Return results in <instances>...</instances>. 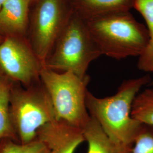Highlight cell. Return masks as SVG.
Segmentation results:
<instances>
[{"instance_id":"9","label":"cell","mask_w":153,"mask_h":153,"mask_svg":"<svg viewBox=\"0 0 153 153\" xmlns=\"http://www.w3.org/2000/svg\"><path fill=\"white\" fill-rule=\"evenodd\" d=\"M30 4L28 0L6 1L0 9L1 36H27Z\"/></svg>"},{"instance_id":"11","label":"cell","mask_w":153,"mask_h":153,"mask_svg":"<svg viewBox=\"0 0 153 153\" xmlns=\"http://www.w3.org/2000/svg\"><path fill=\"white\" fill-rule=\"evenodd\" d=\"M133 8L143 17L149 34L148 46L138 57L137 67L140 71L153 73V0H134Z\"/></svg>"},{"instance_id":"7","label":"cell","mask_w":153,"mask_h":153,"mask_svg":"<svg viewBox=\"0 0 153 153\" xmlns=\"http://www.w3.org/2000/svg\"><path fill=\"white\" fill-rule=\"evenodd\" d=\"M44 66L27 36L6 38L0 44V71L11 82L24 87L40 82Z\"/></svg>"},{"instance_id":"4","label":"cell","mask_w":153,"mask_h":153,"mask_svg":"<svg viewBox=\"0 0 153 153\" xmlns=\"http://www.w3.org/2000/svg\"><path fill=\"white\" fill-rule=\"evenodd\" d=\"M10 112L12 125L22 144L34 141L42 126L56 121L51 99L41 81L28 87L12 82Z\"/></svg>"},{"instance_id":"2","label":"cell","mask_w":153,"mask_h":153,"mask_svg":"<svg viewBox=\"0 0 153 153\" xmlns=\"http://www.w3.org/2000/svg\"><path fill=\"white\" fill-rule=\"evenodd\" d=\"M85 20L102 55L116 60L139 57L148 46L146 26L137 21L130 11L110 13Z\"/></svg>"},{"instance_id":"15","label":"cell","mask_w":153,"mask_h":153,"mask_svg":"<svg viewBox=\"0 0 153 153\" xmlns=\"http://www.w3.org/2000/svg\"><path fill=\"white\" fill-rule=\"evenodd\" d=\"M0 153H49V151L44 142L37 138L26 144L5 139L0 142Z\"/></svg>"},{"instance_id":"16","label":"cell","mask_w":153,"mask_h":153,"mask_svg":"<svg viewBox=\"0 0 153 153\" xmlns=\"http://www.w3.org/2000/svg\"><path fill=\"white\" fill-rule=\"evenodd\" d=\"M131 153H153V126L143 124Z\"/></svg>"},{"instance_id":"13","label":"cell","mask_w":153,"mask_h":153,"mask_svg":"<svg viewBox=\"0 0 153 153\" xmlns=\"http://www.w3.org/2000/svg\"><path fill=\"white\" fill-rule=\"evenodd\" d=\"M82 131L85 141L88 143L87 153H119L115 145L91 116Z\"/></svg>"},{"instance_id":"10","label":"cell","mask_w":153,"mask_h":153,"mask_svg":"<svg viewBox=\"0 0 153 153\" xmlns=\"http://www.w3.org/2000/svg\"><path fill=\"white\" fill-rule=\"evenodd\" d=\"M74 11L84 19L110 13L130 11L134 0H71Z\"/></svg>"},{"instance_id":"12","label":"cell","mask_w":153,"mask_h":153,"mask_svg":"<svg viewBox=\"0 0 153 153\" xmlns=\"http://www.w3.org/2000/svg\"><path fill=\"white\" fill-rule=\"evenodd\" d=\"M11 82L0 71V142L5 139L19 142L11 123L10 112Z\"/></svg>"},{"instance_id":"6","label":"cell","mask_w":153,"mask_h":153,"mask_svg":"<svg viewBox=\"0 0 153 153\" xmlns=\"http://www.w3.org/2000/svg\"><path fill=\"white\" fill-rule=\"evenodd\" d=\"M73 10L71 0H38L36 2L27 38L44 65Z\"/></svg>"},{"instance_id":"5","label":"cell","mask_w":153,"mask_h":153,"mask_svg":"<svg viewBox=\"0 0 153 153\" xmlns=\"http://www.w3.org/2000/svg\"><path fill=\"white\" fill-rule=\"evenodd\" d=\"M40 81L51 99L56 121L82 129L90 117L86 106L90 76L81 78L71 71L57 72L44 66Z\"/></svg>"},{"instance_id":"20","label":"cell","mask_w":153,"mask_h":153,"mask_svg":"<svg viewBox=\"0 0 153 153\" xmlns=\"http://www.w3.org/2000/svg\"><path fill=\"white\" fill-rule=\"evenodd\" d=\"M153 81H151V82L149 83V86H153Z\"/></svg>"},{"instance_id":"1","label":"cell","mask_w":153,"mask_h":153,"mask_svg":"<svg viewBox=\"0 0 153 153\" xmlns=\"http://www.w3.org/2000/svg\"><path fill=\"white\" fill-rule=\"evenodd\" d=\"M150 82L149 75L126 80L116 94L103 98L87 91L86 106L89 115L98 123L119 153H131L143 125L131 117V106L140 89Z\"/></svg>"},{"instance_id":"3","label":"cell","mask_w":153,"mask_h":153,"mask_svg":"<svg viewBox=\"0 0 153 153\" xmlns=\"http://www.w3.org/2000/svg\"><path fill=\"white\" fill-rule=\"evenodd\" d=\"M101 55L86 21L73 10L44 66L57 72L71 71L84 78L91 62Z\"/></svg>"},{"instance_id":"8","label":"cell","mask_w":153,"mask_h":153,"mask_svg":"<svg viewBox=\"0 0 153 153\" xmlns=\"http://www.w3.org/2000/svg\"><path fill=\"white\" fill-rule=\"evenodd\" d=\"M37 138L44 142L49 153H74L85 141L82 129L60 121L42 126L37 131Z\"/></svg>"},{"instance_id":"19","label":"cell","mask_w":153,"mask_h":153,"mask_svg":"<svg viewBox=\"0 0 153 153\" xmlns=\"http://www.w3.org/2000/svg\"><path fill=\"white\" fill-rule=\"evenodd\" d=\"M4 38L3 37H2V36H0V44L2 42V41L4 40Z\"/></svg>"},{"instance_id":"18","label":"cell","mask_w":153,"mask_h":153,"mask_svg":"<svg viewBox=\"0 0 153 153\" xmlns=\"http://www.w3.org/2000/svg\"><path fill=\"white\" fill-rule=\"evenodd\" d=\"M30 2V4H31V3H33V2H36L38 0H28Z\"/></svg>"},{"instance_id":"14","label":"cell","mask_w":153,"mask_h":153,"mask_svg":"<svg viewBox=\"0 0 153 153\" xmlns=\"http://www.w3.org/2000/svg\"><path fill=\"white\" fill-rule=\"evenodd\" d=\"M131 116L142 124L153 126V88L137 94L131 106Z\"/></svg>"},{"instance_id":"17","label":"cell","mask_w":153,"mask_h":153,"mask_svg":"<svg viewBox=\"0 0 153 153\" xmlns=\"http://www.w3.org/2000/svg\"><path fill=\"white\" fill-rule=\"evenodd\" d=\"M6 0H0V9L2 7V5L4 4V3L5 2Z\"/></svg>"}]
</instances>
